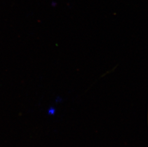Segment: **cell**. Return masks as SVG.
Segmentation results:
<instances>
[{
  "label": "cell",
  "mask_w": 148,
  "mask_h": 147,
  "mask_svg": "<svg viewBox=\"0 0 148 147\" xmlns=\"http://www.w3.org/2000/svg\"><path fill=\"white\" fill-rule=\"evenodd\" d=\"M55 112V110L54 108H50V110H49V114H51V115H53V114H54Z\"/></svg>",
  "instance_id": "6da1fadb"
}]
</instances>
